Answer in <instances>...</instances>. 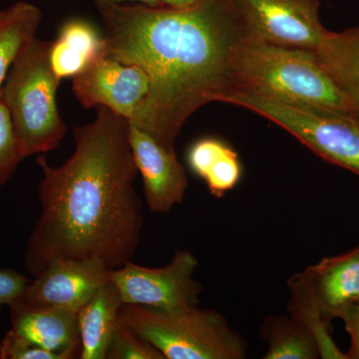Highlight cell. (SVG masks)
<instances>
[{"label":"cell","instance_id":"6da1fadb","mask_svg":"<svg viewBox=\"0 0 359 359\" xmlns=\"http://www.w3.org/2000/svg\"><path fill=\"white\" fill-rule=\"evenodd\" d=\"M104 25L103 55L145 71L147 98L131 124L176 151L186 122L233 92L238 51L252 39L238 0H198L174 8L97 4Z\"/></svg>","mask_w":359,"mask_h":359},{"label":"cell","instance_id":"7a4b0ae2","mask_svg":"<svg viewBox=\"0 0 359 359\" xmlns=\"http://www.w3.org/2000/svg\"><path fill=\"white\" fill-rule=\"evenodd\" d=\"M95 109L93 121L73 130L74 152L65 164L52 167L37 156L41 214L25 255L34 278L60 259L100 262L112 271L131 261L140 245L143 204L129 121L104 106Z\"/></svg>","mask_w":359,"mask_h":359},{"label":"cell","instance_id":"3957f363","mask_svg":"<svg viewBox=\"0 0 359 359\" xmlns=\"http://www.w3.org/2000/svg\"><path fill=\"white\" fill-rule=\"evenodd\" d=\"M235 93L354 116L344 92L309 49L248 40L236 59L231 94Z\"/></svg>","mask_w":359,"mask_h":359},{"label":"cell","instance_id":"277c9868","mask_svg":"<svg viewBox=\"0 0 359 359\" xmlns=\"http://www.w3.org/2000/svg\"><path fill=\"white\" fill-rule=\"evenodd\" d=\"M51 41L34 37L16 57L1 92L25 158L55 150L67 126L56 94L61 80L52 70Z\"/></svg>","mask_w":359,"mask_h":359},{"label":"cell","instance_id":"5b68a950","mask_svg":"<svg viewBox=\"0 0 359 359\" xmlns=\"http://www.w3.org/2000/svg\"><path fill=\"white\" fill-rule=\"evenodd\" d=\"M120 320L165 359H245L248 342L223 314L198 306L162 309L124 304Z\"/></svg>","mask_w":359,"mask_h":359},{"label":"cell","instance_id":"8992f818","mask_svg":"<svg viewBox=\"0 0 359 359\" xmlns=\"http://www.w3.org/2000/svg\"><path fill=\"white\" fill-rule=\"evenodd\" d=\"M223 102L266 118L289 132L318 157L359 176V120L353 115L240 93L226 96Z\"/></svg>","mask_w":359,"mask_h":359},{"label":"cell","instance_id":"52a82bcc","mask_svg":"<svg viewBox=\"0 0 359 359\" xmlns=\"http://www.w3.org/2000/svg\"><path fill=\"white\" fill-rule=\"evenodd\" d=\"M199 266L191 250H180L167 266L146 268L127 262L110 271L124 304H140L149 308L185 309L200 304L203 285L194 278Z\"/></svg>","mask_w":359,"mask_h":359},{"label":"cell","instance_id":"ba28073f","mask_svg":"<svg viewBox=\"0 0 359 359\" xmlns=\"http://www.w3.org/2000/svg\"><path fill=\"white\" fill-rule=\"evenodd\" d=\"M250 36L278 46L316 51L328 30L321 0H238Z\"/></svg>","mask_w":359,"mask_h":359},{"label":"cell","instance_id":"9c48e42d","mask_svg":"<svg viewBox=\"0 0 359 359\" xmlns=\"http://www.w3.org/2000/svg\"><path fill=\"white\" fill-rule=\"evenodd\" d=\"M150 81L145 71L108 56L94 59L72 78V91L85 109L109 108L128 121L147 98Z\"/></svg>","mask_w":359,"mask_h":359},{"label":"cell","instance_id":"30bf717a","mask_svg":"<svg viewBox=\"0 0 359 359\" xmlns=\"http://www.w3.org/2000/svg\"><path fill=\"white\" fill-rule=\"evenodd\" d=\"M128 136L149 210L158 214L171 212L185 199L188 189L185 168L176 151L167 150L130 122Z\"/></svg>","mask_w":359,"mask_h":359},{"label":"cell","instance_id":"8fae6325","mask_svg":"<svg viewBox=\"0 0 359 359\" xmlns=\"http://www.w3.org/2000/svg\"><path fill=\"white\" fill-rule=\"evenodd\" d=\"M109 280L110 269L100 262L60 259L35 276L21 301L79 311Z\"/></svg>","mask_w":359,"mask_h":359},{"label":"cell","instance_id":"7c38bea8","mask_svg":"<svg viewBox=\"0 0 359 359\" xmlns=\"http://www.w3.org/2000/svg\"><path fill=\"white\" fill-rule=\"evenodd\" d=\"M11 330L59 359L80 358L78 311L20 301L11 306Z\"/></svg>","mask_w":359,"mask_h":359},{"label":"cell","instance_id":"4fadbf2b","mask_svg":"<svg viewBox=\"0 0 359 359\" xmlns=\"http://www.w3.org/2000/svg\"><path fill=\"white\" fill-rule=\"evenodd\" d=\"M323 316L330 323L359 301V245L309 266Z\"/></svg>","mask_w":359,"mask_h":359},{"label":"cell","instance_id":"5bb4252c","mask_svg":"<svg viewBox=\"0 0 359 359\" xmlns=\"http://www.w3.org/2000/svg\"><path fill=\"white\" fill-rule=\"evenodd\" d=\"M123 302L114 283L107 282L78 311L81 359H106L120 320Z\"/></svg>","mask_w":359,"mask_h":359},{"label":"cell","instance_id":"9a60e30c","mask_svg":"<svg viewBox=\"0 0 359 359\" xmlns=\"http://www.w3.org/2000/svg\"><path fill=\"white\" fill-rule=\"evenodd\" d=\"M104 36L89 21H65L57 39L51 41L49 60L59 79L75 77L97 57L103 55Z\"/></svg>","mask_w":359,"mask_h":359},{"label":"cell","instance_id":"2e32d148","mask_svg":"<svg viewBox=\"0 0 359 359\" xmlns=\"http://www.w3.org/2000/svg\"><path fill=\"white\" fill-rule=\"evenodd\" d=\"M321 66L344 92L359 120V27L328 32L316 50Z\"/></svg>","mask_w":359,"mask_h":359},{"label":"cell","instance_id":"e0dca14e","mask_svg":"<svg viewBox=\"0 0 359 359\" xmlns=\"http://www.w3.org/2000/svg\"><path fill=\"white\" fill-rule=\"evenodd\" d=\"M290 299V316L308 328L320 347V358L347 359L332 337V323L323 316L309 268L292 275L287 280Z\"/></svg>","mask_w":359,"mask_h":359},{"label":"cell","instance_id":"ac0fdd59","mask_svg":"<svg viewBox=\"0 0 359 359\" xmlns=\"http://www.w3.org/2000/svg\"><path fill=\"white\" fill-rule=\"evenodd\" d=\"M42 13L39 6L18 1L0 9V98L9 70L22 49L39 30Z\"/></svg>","mask_w":359,"mask_h":359},{"label":"cell","instance_id":"d6986e66","mask_svg":"<svg viewBox=\"0 0 359 359\" xmlns=\"http://www.w3.org/2000/svg\"><path fill=\"white\" fill-rule=\"evenodd\" d=\"M259 334L268 344L264 359L320 358L316 337L292 316H266L259 328Z\"/></svg>","mask_w":359,"mask_h":359},{"label":"cell","instance_id":"ffe728a7","mask_svg":"<svg viewBox=\"0 0 359 359\" xmlns=\"http://www.w3.org/2000/svg\"><path fill=\"white\" fill-rule=\"evenodd\" d=\"M106 358L165 359L153 344L121 320L115 328Z\"/></svg>","mask_w":359,"mask_h":359},{"label":"cell","instance_id":"44dd1931","mask_svg":"<svg viewBox=\"0 0 359 359\" xmlns=\"http://www.w3.org/2000/svg\"><path fill=\"white\" fill-rule=\"evenodd\" d=\"M242 173V164L238 153L229 146L215 161L203 180L214 197L222 198L238 185Z\"/></svg>","mask_w":359,"mask_h":359},{"label":"cell","instance_id":"7402d4cb","mask_svg":"<svg viewBox=\"0 0 359 359\" xmlns=\"http://www.w3.org/2000/svg\"><path fill=\"white\" fill-rule=\"evenodd\" d=\"M25 159L11 115L0 98V188L6 185Z\"/></svg>","mask_w":359,"mask_h":359},{"label":"cell","instance_id":"603a6c76","mask_svg":"<svg viewBox=\"0 0 359 359\" xmlns=\"http://www.w3.org/2000/svg\"><path fill=\"white\" fill-rule=\"evenodd\" d=\"M229 146L226 142L215 137H205L196 141L187 155L188 165L194 174L204 179L215 161L223 154Z\"/></svg>","mask_w":359,"mask_h":359},{"label":"cell","instance_id":"cb8c5ba5","mask_svg":"<svg viewBox=\"0 0 359 359\" xmlns=\"http://www.w3.org/2000/svg\"><path fill=\"white\" fill-rule=\"evenodd\" d=\"M1 359H59L57 355L42 348L30 340L8 330L0 342Z\"/></svg>","mask_w":359,"mask_h":359},{"label":"cell","instance_id":"d4e9b609","mask_svg":"<svg viewBox=\"0 0 359 359\" xmlns=\"http://www.w3.org/2000/svg\"><path fill=\"white\" fill-rule=\"evenodd\" d=\"M30 280L18 271L0 269V308H11L25 297Z\"/></svg>","mask_w":359,"mask_h":359},{"label":"cell","instance_id":"484cf974","mask_svg":"<svg viewBox=\"0 0 359 359\" xmlns=\"http://www.w3.org/2000/svg\"><path fill=\"white\" fill-rule=\"evenodd\" d=\"M344 328L351 337V346L346 353L347 359H359V304H351L339 316Z\"/></svg>","mask_w":359,"mask_h":359},{"label":"cell","instance_id":"4316f807","mask_svg":"<svg viewBox=\"0 0 359 359\" xmlns=\"http://www.w3.org/2000/svg\"><path fill=\"white\" fill-rule=\"evenodd\" d=\"M96 4H122L123 2H136L148 6H160L162 0H92Z\"/></svg>","mask_w":359,"mask_h":359},{"label":"cell","instance_id":"83f0119b","mask_svg":"<svg viewBox=\"0 0 359 359\" xmlns=\"http://www.w3.org/2000/svg\"><path fill=\"white\" fill-rule=\"evenodd\" d=\"M197 1L198 0H162L161 6L181 8V7L192 6V4H196Z\"/></svg>","mask_w":359,"mask_h":359},{"label":"cell","instance_id":"f1b7e54d","mask_svg":"<svg viewBox=\"0 0 359 359\" xmlns=\"http://www.w3.org/2000/svg\"><path fill=\"white\" fill-rule=\"evenodd\" d=\"M358 304H359V301H358Z\"/></svg>","mask_w":359,"mask_h":359}]
</instances>
